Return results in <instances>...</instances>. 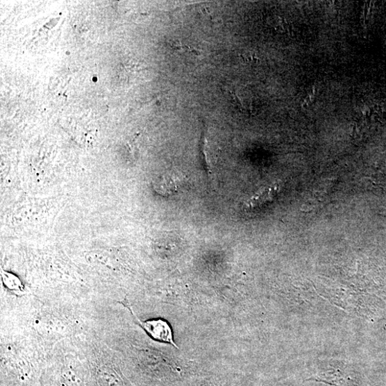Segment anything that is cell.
<instances>
[{
  "mask_svg": "<svg viewBox=\"0 0 386 386\" xmlns=\"http://www.w3.org/2000/svg\"><path fill=\"white\" fill-rule=\"evenodd\" d=\"M131 312L138 325L151 337V339L158 342L170 344L178 349L174 340L172 328L167 321L162 319L141 321L134 315V312Z\"/></svg>",
  "mask_w": 386,
  "mask_h": 386,
  "instance_id": "obj_1",
  "label": "cell"
},
{
  "mask_svg": "<svg viewBox=\"0 0 386 386\" xmlns=\"http://www.w3.org/2000/svg\"><path fill=\"white\" fill-rule=\"evenodd\" d=\"M187 179L184 175L169 174L158 177L154 182V189L159 195L171 196L181 192L187 186Z\"/></svg>",
  "mask_w": 386,
  "mask_h": 386,
  "instance_id": "obj_2",
  "label": "cell"
},
{
  "mask_svg": "<svg viewBox=\"0 0 386 386\" xmlns=\"http://www.w3.org/2000/svg\"><path fill=\"white\" fill-rule=\"evenodd\" d=\"M96 380L100 386H124L121 377L109 367H103L96 371Z\"/></svg>",
  "mask_w": 386,
  "mask_h": 386,
  "instance_id": "obj_3",
  "label": "cell"
},
{
  "mask_svg": "<svg viewBox=\"0 0 386 386\" xmlns=\"http://www.w3.org/2000/svg\"><path fill=\"white\" fill-rule=\"evenodd\" d=\"M4 283L10 291L19 292L22 291L21 282L15 276L9 274H4Z\"/></svg>",
  "mask_w": 386,
  "mask_h": 386,
  "instance_id": "obj_4",
  "label": "cell"
},
{
  "mask_svg": "<svg viewBox=\"0 0 386 386\" xmlns=\"http://www.w3.org/2000/svg\"><path fill=\"white\" fill-rule=\"evenodd\" d=\"M316 89L315 87H313L312 90V92L310 93L308 96L307 98L305 99L304 102L302 104V107L303 108L308 107L310 105H311L313 102H314L315 101V98H316Z\"/></svg>",
  "mask_w": 386,
  "mask_h": 386,
  "instance_id": "obj_5",
  "label": "cell"
}]
</instances>
